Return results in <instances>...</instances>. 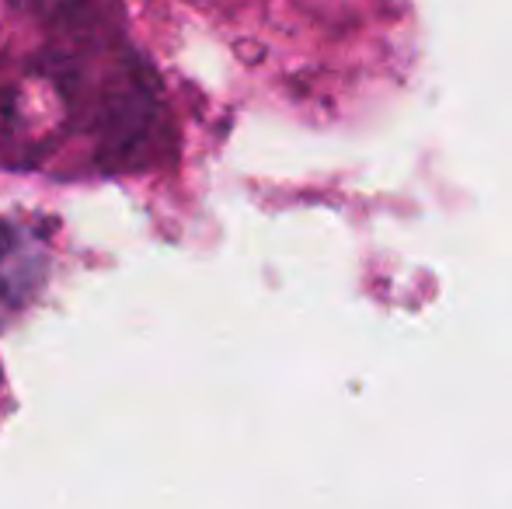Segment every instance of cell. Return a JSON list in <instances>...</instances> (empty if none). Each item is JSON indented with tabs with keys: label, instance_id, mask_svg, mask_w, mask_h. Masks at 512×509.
<instances>
[]
</instances>
